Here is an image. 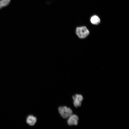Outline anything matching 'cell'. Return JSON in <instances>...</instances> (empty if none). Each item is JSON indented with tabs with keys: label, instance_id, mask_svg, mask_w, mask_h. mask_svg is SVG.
<instances>
[{
	"label": "cell",
	"instance_id": "6da1fadb",
	"mask_svg": "<svg viewBox=\"0 0 129 129\" xmlns=\"http://www.w3.org/2000/svg\"><path fill=\"white\" fill-rule=\"evenodd\" d=\"M75 33L78 37L81 39L86 38L89 34V31L85 26L77 27Z\"/></svg>",
	"mask_w": 129,
	"mask_h": 129
},
{
	"label": "cell",
	"instance_id": "7a4b0ae2",
	"mask_svg": "<svg viewBox=\"0 0 129 129\" xmlns=\"http://www.w3.org/2000/svg\"><path fill=\"white\" fill-rule=\"evenodd\" d=\"M59 112L61 116L63 118H68L72 114V110L66 106H60L58 108Z\"/></svg>",
	"mask_w": 129,
	"mask_h": 129
},
{
	"label": "cell",
	"instance_id": "3957f363",
	"mask_svg": "<svg viewBox=\"0 0 129 129\" xmlns=\"http://www.w3.org/2000/svg\"><path fill=\"white\" fill-rule=\"evenodd\" d=\"M73 100V104L76 108H78L81 106V102L83 99V96L81 95L76 94L72 96Z\"/></svg>",
	"mask_w": 129,
	"mask_h": 129
},
{
	"label": "cell",
	"instance_id": "277c9868",
	"mask_svg": "<svg viewBox=\"0 0 129 129\" xmlns=\"http://www.w3.org/2000/svg\"><path fill=\"white\" fill-rule=\"evenodd\" d=\"M68 118L67 123L69 125H77L79 118L77 115L75 114H72Z\"/></svg>",
	"mask_w": 129,
	"mask_h": 129
},
{
	"label": "cell",
	"instance_id": "5b68a950",
	"mask_svg": "<svg viewBox=\"0 0 129 129\" xmlns=\"http://www.w3.org/2000/svg\"><path fill=\"white\" fill-rule=\"evenodd\" d=\"M37 120V118L35 117L32 115H29L27 118L26 122L29 125L33 126L35 124Z\"/></svg>",
	"mask_w": 129,
	"mask_h": 129
},
{
	"label": "cell",
	"instance_id": "8992f818",
	"mask_svg": "<svg viewBox=\"0 0 129 129\" xmlns=\"http://www.w3.org/2000/svg\"><path fill=\"white\" fill-rule=\"evenodd\" d=\"M90 21L92 24L94 25H98L100 23V18L97 15L92 16L90 19Z\"/></svg>",
	"mask_w": 129,
	"mask_h": 129
},
{
	"label": "cell",
	"instance_id": "52a82bcc",
	"mask_svg": "<svg viewBox=\"0 0 129 129\" xmlns=\"http://www.w3.org/2000/svg\"><path fill=\"white\" fill-rule=\"evenodd\" d=\"M10 0H0V9L8 4Z\"/></svg>",
	"mask_w": 129,
	"mask_h": 129
}]
</instances>
